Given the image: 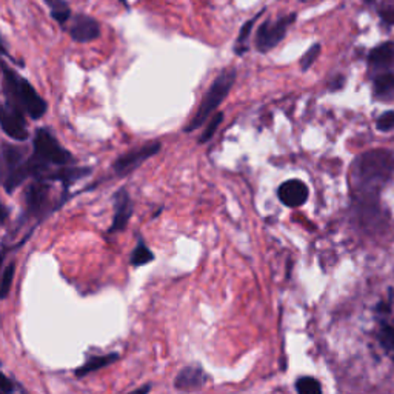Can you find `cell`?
I'll list each match as a JSON object with an SVG mask.
<instances>
[{
  "label": "cell",
  "mask_w": 394,
  "mask_h": 394,
  "mask_svg": "<svg viewBox=\"0 0 394 394\" xmlns=\"http://www.w3.org/2000/svg\"><path fill=\"white\" fill-rule=\"evenodd\" d=\"M51 180L47 179H31L26 183L22 195L23 202V214L17 222V230H21L23 225L34 222V225H39L48 216L56 213L69 197L65 196H54V187Z\"/></svg>",
  "instance_id": "3957f363"
},
{
  "label": "cell",
  "mask_w": 394,
  "mask_h": 394,
  "mask_svg": "<svg viewBox=\"0 0 394 394\" xmlns=\"http://www.w3.org/2000/svg\"><path fill=\"white\" fill-rule=\"evenodd\" d=\"M0 128L8 137L17 142H25L30 137L26 115L8 102H0Z\"/></svg>",
  "instance_id": "9c48e42d"
},
{
  "label": "cell",
  "mask_w": 394,
  "mask_h": 394,
  "mask_svg": "<svg viewBox=\"0 0 394 394\" xmlns=\"http://www.w3.org/2000/svg\"><path fill=\"white\" fill-rule=\"evenodd\" d=\"M0 71H2V90L6 99L5 102L22 110L33 120H40L47 115L48 102L4 59H0Z\"/></svg>",
  "instance_id": "7a4b0ae2"
},
{
  "label": "cell",
  "mask_w": 394,
  "mask_h": 394,
  "mask_svg": "<svg viewBox=\"0 0 394 394\" xmlns=\"http://www.w3.org/2000/svg\"><path fill=\"white\" fill-rule=\"evenodd\" d=\"M161 150L162 144L157 142V140L156 142H148L142 146H137L134 150H129L119 156L115 163H112V171H115L117 176H127V174L134 171L137 166L142 165L145 161L150 159V157L159 154Z\"/></svg>",
  "instance_id": "30bf717a"
},
{
  "label": "cell",
  "mask_w": 394,
  "mask_h": 394,
  "mask_svg": "<svg viewBox=\"0 0 394 394\" xmlns=\"http://www.w3.org/2000/svg\"><path fill=\"white\" fill-rule=\"evenodd\" d=\"M378 339H379V342L383 347L385 352L394 357V327L383 325L379 331Z\"/></svg>",
  "instance_id": "7402d4cb"
},
{
  "label": "cell",
  "mask_w": 394,
  "mask_h": 394,
  "mask_svg": "<svg viewBox=\"0 0 394 394\" xmlns=\"http://www.w3.org/2000/svg\"><path fill=\"white\" fill-rule=\"evenodd\" d=\"M65 31L69 34L71 40L77 43H90L102 36V26L99 21L95 17L83 13L73 14Z\"/></svg>",
  "instance_id": "8fae6325"
},
{
  "label": "cell",
  "mask_w": 394,
  "mask_h": 394,
  "mask_svg": "<svg viewBox=\"0 0 394 394\" xmlns=\"http://www.w3.org/2000/svg\"><path fill=\"white\" fill-rule=\"evenodd\" d=\"M8 216H10V208H8L2 200H0V225H5Z\"/></svg>",
  "instance_id": "4316f807"
},
{
  "label": "cell",
  "mask_w": 394,
  "mask_h": 394,
  "mask_svg": "<svg viewBox=\"0 0 394 394\" xmlns=\"http://www.w3.org/2000/svg\"><path fill=\"white\" fill-rule=\"evenodd\" d=\"M236 77H238V71H236L234 68H225L224 71L214 79L213 83L209 85V88L204 94L202 102H200L195 117H192L187 124V127L183 128V133H195L199 128H202L204 124H207V120L213 116V112L221 107L226 98H228V94L236 82Z\"/></svg>",
  "instance_id": "52a82bcc"
},
{
  "label": "cell",
  "mask_w": 394,
  "mask_h": 394,
  "mask_svg": "<svg viewBox=\"0 0 394 394\" xmlns=\"http://www.w3.org/2000/svg\"><path fill=\"white\" fill-rule=\"evenodd\" d=\"M296 390L301 394H320L322 387L314 378H301L296 382Z\"/></svg>",
  "instance_id": "603a6c76"
},
{
  "label": "cell",
  "mask_w": 394,
  "mask_h": 394,
  "mask_svg": "<svg viewBox=\"0 0 394 394\" xmlns=\"http://www.w3.org/2000/svg\"><path fill=\"white\" fill-rule=\"evenodd\" d=\"M320 51H322V47H320V43H314V45L305 52V54L302 56L301 59V68H302V71H306V69L311 68V65L316 62V59L320 56Z\"/></svg>",
  "instance_id": "cb8c5ba5"
},
{
  "label": "cell",
  "mask_w": 394,
  "mask_h": 394,
  "mask_svg": "<svg viewBox=\"0 0 394 394\" xmlns=\"http://www.w3.org/2000/svg\"><path fill=\"white\" fill-rule=\"evenodd\" d=\"M119 2L122 4V6H124V8H125V10H129V8H131V6H129V2H128V0H119Z\"/></svg>",
  "instance_id": "4dcf8cb0"
},
{
  "label": "cell",
  "mask_w": 394,
  "mask_h": 394,
  "mask_svg": "<svg viewBox=\"0 0 394 394\" xmlns=\"http://www.w3.org/2000/svg\"><path fill=\"white\" fill-rule=\"evenodd\" d=\"M112 205H115V214L107 234H117L127 230V226L133 217L134 204L127 188H120L112 196Z\"/></svg>",
  "instance_id": "7c38bea8"
},
{
  "label": "cell",
  "mask_w": 394,
  "mask_h": 394,
  "mask_svg": "<svg viewBox=\"0 0 394 394\" xmlns=\"http://www.w3.org/2000/svg\"><path fill=\"white\" fill-rule=\"evenodd\" d=\"M369 2L378 4L381 19L390 25H394V0H369Z\"/></svg>",
  "instance_id": "44dd1931"
},
{
  "label": "cell",
  "mask_w": 394,
  "mask_h": 394,
  "mask_svg": "<svg viewBox=\"0 0 394 394\" xmlns=\"http://www.w3.org/2000/svg\"><path fill=\"white\" fill-rule=\"evenodd\" d=\"M119 353H108V354H102V356H90L86 359L85 364L79 366V369L74 370V374L77 379H83L86 376L99 371L102 369H107V366L112 365L115 362L119 361Z\"/></svg>",
  "instance_id": "9a60e30c"
},
{
  "label": "cell",
  "mask_w": 394,
  "mask_h": 394,
  "mask_svg": "<svg viewBox=\"0 0 394 394\" xmlns=\"http://www.w3.org/2000/svg\"><path fill=\"white\" fill-rule=\"evenodd\" d=\"M394 128V111H387L378 119V129L391 131Z\"/></svg>",
  "instance_id": "484cf974"
},
{
  "label": "cell",
  "mask_w": 394,
  "mask_h": 394,
  "mask_svg": "<svg viewBox=\"0 0 394 394\" xmlns=\"http://www.w3.org/2000/svg\"><path fill=\"white\" fill-rule=\"evenodd\" d=\"M14 273H16V264L14 262H10L4 271H2V276H0V301H4L8 297L11 291V286H13V279H14Z\"/></svg>",
  "instance_id": "d6986e66"
},
{
  "label": "cell",
  "mask_w": 394,
  "mask_h": 394,
  "mask_svg": "<svg viewBox=\"0 0 394 394\" xmlns=\"http://www.w3.org/2000/svg\"><path fill=\"white\" fill-rule=\"evenodd\" d=\"M43 2H45V5L48 6L51 19L56 23H59L60 28L65 30L68 22L71 21L73 17V11L69 4L66 0H43Z\"/></svg>",
  "instance_id": "2e32d148"
},
{
  "label": "cell",
  "mask_w": 394,
  "mask_h": 394,
  "mask_svg": "<svg viewBox=\"0 0 394 394\" xmlns=\"http://www.w3.org/2000/svg\"><path fill=\"white\" fill-rule=\"evenodd\" d=\"M369 79L376 100L394 102V42H385L371 50Z\"/></svg>",
  "instance_id": "5b68a950"
},
{
  "label": "cell",
  "mask_w": 394,
  "mask_h": 394,
  "mask_svg": "<svg viewBox=\"0 0 394 394\" xmlns=\"http://www.w3.org/2000/svg\"><path fill=\"white\" fill-rule=\"evenodd\" d=\"M30 153L28 146L10 142L0 144V187L8 195H13L17 188L30 180L26 163Z\"/></svg>",
  "instance_id": "8992f818"
},
{
  "label": "cell",
  "mask_w": 394,
  "mask_h": 394,
  "mask_svg": "<svg viewBox=\"0 0 394 394\" xmlns=\"http://www.w3.org/2000/svg\"><path fill=\"white\" fill-rule=\"evenodd\" d=\"M17 391H23V390L11 378H8L6 374L0 371V393L11 394V393H17Z\"/></svg>",
  "instance_id": "d4e9b609"
},
{
  "label": "cell",
  "mask_w": 394,
  "mask_h": 394,
  "mask_svg": "<svg viewBox=\"0 0 394 394\" xmlns=\"http://www.w3.org/2000/svg\"><path fill=\"white\" fill-rule=\"evenodd\" d=\"M264 13H265V10H260L255 17H251L250 21H247L242 25V28L239 31V36H238V39H236V43H234V52L238 56H243L245 52L250 50L248 42H250L251 31H253V28H255L257 19H260V17L264 16Z\"/></svg>",
  "instance_id": "e0dca14e"
},
{
  "label": "cell",
  "mask_w": 394,
  "mask_h": 394,
  "mask_svg": "<svg viewBox=\"0 0 394 394\" xmlns=\"http://www.w3.org/2000/svg\"><path fill=\"white\" fill-rule=\"evenodd\" d=\"M4 57H8V59H11L14 60L11 56H10V51H8L6 45H5V40L2 37V34H0V59H4Z\"/></svg>",
  "instance_id": "83f0119b"
},
{
  "label": "cell",
  "mask_w": 394,
  "mask_h": 394,
  "mask_svg": "<svg viewBox=\"0 0 394 394\" xmlns=\"http://www.w3.org/2000/svg\"><path fill=\"white\" fill-rule=\"evenodd\" d=\"M153 260H154V253L146 247L144 238H139L137 245L134 247V250L131 251V256H129L131 267H134V268L144 267V265L151 264Z\"/></svg>",
  "instance_id": "ac0fdd59"
},
{
  "label": "cell",
  "mask_w": 394,
  "mask_h": 394,
  "mask_svg": "<svg viewBox=\"0 0 394 394\" xmlns=\"http://www.w3.org/2000/svg\"><path fill=\"white\" fill-rule=\"evenodd\" d=\"M277 195L280 202L284 205L290 208H297L302 207L306 202V199H308V187H306L302 180H286L279 187Z\"/></svg>",
  "instance_id": "5bb4252c"
},
{
  "label": "cell",
  "mask_w": 394,
  "mask_h": 394,
  "mask_svg": "<svg viewBox=\"0 0 394 394\" xmlns=\"http://www.w3.org/2000/svg\"><path fill=\"white\" fill-rule=\"evenodd\" d=\"M151 390V385H145V387H140V388H137V390H134L136 393H148Z\"/></svg>",
  "instance_id": "f546056e"
},
{
  "label": "cell",
  "mask_w": 394,
  "mask_h": 394,
  "mask_svg": "<svg viewBox=\"0 0 394 394\" xmlns=\"http://www.w3.org/2000/svg\"><path fill=\"white\" fill-rule=\"evenodd\" d=\"M224 122V112H217L216 116L212 117V120L208 122L207 127L204 128L202 136L199 137V144H207L216 136V131L221 127V124Z\"/></svg>",
  "instance_id": "ffe728a7"
},
{
  "label": "cell",
  "mask_w": 394,
  "mask_h": 394,
  "mask_svg": "<svg viewBox=\"0 0 394 394\" xmlns=\"http://www.w3.org/2000/svg\"><path fill=\"white\" fill-rule=\"evenodd\" d=\"M8 251H10V248H6V245L4 243L2 248H0V268H2V265H4V260L6 257V253Z\"/></svg>",
  "instance_id": "f1b7e54d"
},
{
  "label": "cell",
  "mask_w": 394,
  "mask_h": 394,
  "mask_svg": "<svg viewBox=\"0 0 394 394\" xmlns=\"http://www.w3.org/2000/svg\"><path fill=\"white\" fill-rule=\"evenodd\" d=\"M28 173L31 179H42L60 166L76 165L77 159L59 142L48 128H37L33 136V151L28 156Z\"/></svg>",
  "instance_id": "6da1fadb"
},
{
  "label": "cell",
  "mask_w": 394,
  "mask_h": 394,
  "mask_svg": "<svg viewBox=\"0 0 394 394\" xmlns=\"http://www.w3.org/2000/svg\"><path fill=\"white\" fill-rule=\"evenodd\" d=\"M208 381V374L200 365L183 366L174 379V388L179 391H199Z\"/></svg>",
  "instance_id": "4fadbf2b"
},
{
  "label": "cell",
  "mask_w": 394,
  "mask_h": 394,
  "mask_svg": "<svg viewBox=\"0 0 394 394\" xmlns=\"http://www.w3.org/2000/svg\"><path fill=\"white\" fill-rule=\"evenodd\" d=\"M296 19L297 16L293 13L279 17L277 21L262 22L256 31V50L259 52H268L276 48L285 39L288 30H290V26L296 22Z\"/></svg>",
  "instance_id": "ba28073f"
},
{
  "label": "cell",
  "mask_w": 394,
  "mask_h": 394,
  "mask_svg": "<svg viewBox=\"0 0 394 394\" xmlns=\"http://www.w3.org/2000/svg\"><path fill=\"white\" fill-rule=\"evenodd\" d=\"M394 171V157L383 150H374L357 157L353 168L354 187L364 195L378 192Z\"/></svg>",
  "instance_id": "277c9868"
}]
</instances>
